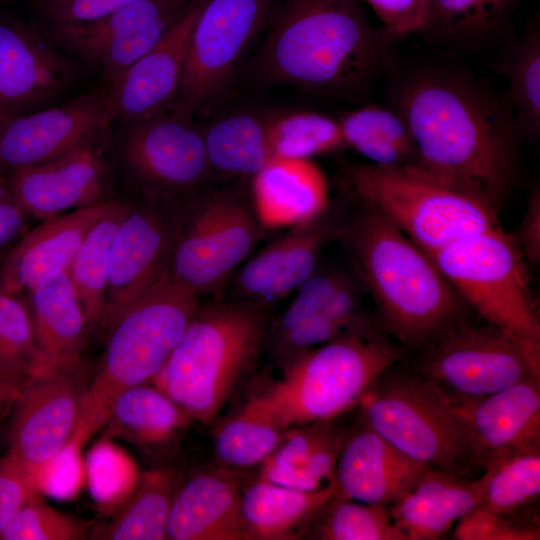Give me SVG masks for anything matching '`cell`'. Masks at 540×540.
<instances>
[{"label": "cell", "mask_w": 540, "mask_h": 540, "mask_svg": "<svg viewBox=\"0 0 540 540\" xmlns=\"http://www.w3.org/2000/svg\"><path fill=\"white\" fill-rule=\"evenodd\" d=\"M485 476L464 479L431 467L416 486L388 507L407 540L440 538L471 509L481 504Z\"/></svg>", "instance_id": "obj_27"}, {"label": "cell", "mask_w": 540, "mask_h": 540, "mask_svg": "<svg viewBox=\"0 0 540 540\" xmlns=\"http://www.w3.org/2000/svg\"><path fill=\"white\" fill-rule=\"evenodd\" d=\"M194 2L139 0L93 22L47 26V35L108 84L154 47Z\"/></svg>", "instance_id": "obj_14"}, {"label": "cell", "mask_w": 540, "mask_h": 540, "mask_svg": "<svg viewBox=\"0 0 540 540\" xmlns=\"http://www.w3.org/2000/svg\"><path fill=\"white\" fill-rule=\"evenodd\" d=\"M445 395L465 426L471 466L484 469L500 456L540 450V377L481 397Z\"/></svg>", "instance_id": "obj_19"}, {"label": "cell", "mask_w": 540, "mask_h": 540, "mask_svg": "<svg viewBox=\"0 0 540 540\" xmlns=\"http://www.w3.org/2000/svg\"><path fill=\"white\" fill-rule=\"evenodd\" d=\"M334 496V483L317 490H300L258 479L241 497L249 540L300 537Z\"/></svg>", "instance_id": "obj_30"}, {"label": "cell", "mask_w": 540, "mask_h": 540, "mask_svg": "<svg viewBox=\"0 0 540 540\" xmlns=\"http://www.w3.org/2000/svg\"><path fill=\"white\" fill-rule=\"evenodd\" d=\"M273 0H206L193 28L172 112L189 117L228 87Z\"/></svg>", "instance_id": "obj_12"}, {"label": "cell", "mask_w": 540, "mask_h": 540, "mask_svg": "<svg viewBox=\"0 0 540 540\" xmlns=\"http://www.w3.org/2000/svg\"><path fill=\"white\" fill-rule=\"evenodd\" d=\"M527 262L534 265L540 261V193L535 189L516 234L512 235Z\"/></svg>", "instance_id": "obj_50"}, {"label": "cell", "mask_w": 540, "mask_h": 540, "mask_svg": "<svg viewBox=\"0 0 540 540\" xmlns=\"http://www.w3.org/2000/svg\"><path fill=\"white\" fill-rule=\"evenodd\" d=\"M91 378L83 360L26 378L13 406L8 452L37 478L68 447Z\"/></svg>", "instance_id": "obj_13"}, {"label": "cell", "mask_w": 540, "mask_h": 540, "mask_svg": "<svg viewBox=\"0 0 540 540\" xmlns=\"http://www.w3.org/2000/svg\"><path fill=\"white\" fill-rule=\"evenodd\" d=\"M0 336L7 351L26 376L41 372L42 360L26 304L15 295L1 292Z\"/></svg>", "instance_id": "obj_43"}, {"label": "cell", "mask_w": 540, "mask_h": 540, "mask_svg": "<svg viewBox=\"0 0 540 540\" xmlns=\"http://www.w3.org/2000/svg\"><path fill=\"white\" fill-rule=\"evenodd\" d=\"M7 178L23 208L42 220L110 200L109 169L97 141Z\"/></svg>", "instance_id": "obj_20"}, {"label": "cell", "mask_w": 540, "mask_h": 540, "mask_svg": "<svg viewBox=\"0 0 540 540\" xmlns=\"http://www.w3.org/2000/svg\"><path fill=\"white\" fill-rule=\"evenodd\" d=\"M12 116L13 115L10 114L9 112L0 110V140H1L5 127Z\"/></svg>", "instance_id": "obj_53"}, {"label": "cell", "mask_w": 540, "mask_h": 540, "mask_svg": "<svg viewBox=\"0 0 540 540\" xmlns=\"http://www.w3.org/2000/svg\"><path fill=\"white\" fill-rule=\"evenodd\" d=\"M516 0H428L420 31L452 47L470 48L502 31Z\"/></svg>", "instance_id": "obj_36"}, {"label": "cell", "mask_w": 540, "mask_h": 540, "mask_svg": "<svg viewBox=\"0 0 540 540\" xmlns=\"http://www.w3.org/2000/svg\"><path fill=\"white\" fill-rule=\"evenodd\" d=\"M351 278L342 270H320L318 266L314 273L296 289V296L278 320L277 335L291 330L317 314L331 296Z\"/></svg>", "instance_id": "obj_45"}, {"label": "cell", "mask_w": 540, "mask_h": 540, "mask_svg": "<svg viewBox=\"0 0 540 540\" xmlns=\"http://www.w3.org/2000/svg\"><path fill=\"white\" fill-rule=\"evenodd\" d=\"M285 430L244 407L215 436L218 459L234 467L262 464L279 446Z\"/></svg>", "instance_id": "obj_41"}, {"label": "cell", "mask_w": 540, "mask_h": 540, "mask_svg": "<svg viewBox=\"0 0 540 540\" xmlns=\"http://www.w3.org/2000/svg\"><path fill=\"white\" fill-rule=\"evenodd\" d=\"M167 202L147 199L120 223L110 255L107 321L169 273L178 204Z\"/></svg>", "instance_id": "obj_18"}, {"label": "cell", "mask_w": 540, "mask_h": 540, "mask_svg": "<svg viewBox=\"0 0 540 540\" xmlns=\"http://www.w3.org/2000/svg\"><path fill=\"white\" fill-rule=\"evenodd\" d=\"M131 205L115 200L88 232L66 269L88 327L107 321L106 290L111 248L116 231Z\"/></svg>", "instance_id": "obj_34"}, {"label": "cell", "mask_w": 540, "mask_h": 540, "mask_svg": "<svg viewBox=\"0 0 540 540\" xmlns=\"http://www.w3.org/2000/svg\"><path fill=\"white\" fill-rule=\"evenodd\" d=\"M399 38L420 32L425 21L428 0H363Z\"/></svg>", "instance_id": "obj_48"}, {"label": "cell", "mask_w": 540, "mask_h": 540, "mask_svg": "<svg viewBox=\"0 0 540 540\" xmlns=\"http://www.w3.org/2000/svg\"><path fill=\"white\" fill-rule=\"evenodd\" d=\"M430 256L469 308L540 360V318L528 262L511 234L497 227Z\"/></svg>", "instance_id": "obj_8"}, {"label": "cell", "mask_w": 540, "mask_h": 540, "mask_svg": "<svg viewBox=\"0 0 540 540\" xmlns=\"http://www.w3.org/2000/svg\"><path fill=\"white\" fill-rule=\"evenodd\" d=\"M180 486L177 473L169 468L146 471L118 513L97 528L94 539H167V522L174 495Z\"/></svg>", "instance_id": "obj_32"}, {"label": "cell", "mask_w": 540, "mask_h": 540, "mask_svg": "<svg viewBox=\"0 0 540 540\" xmlns=\"http://www.w3.org/2000/svg\"><path fill=\"white\" fill-rule=\"evenodd\" d=\"M241 497L233 478L212 472L196 474L174 495L167 539L249 540Z\"/></svg>", "instance_id": "obj_26"}, {"label": "cell", "mask_w": 540, "mask_h": 540, "mask_svg": "<svg viewBox=\"0 0 540 540\" xmlns=\"http://www.w3.org/2000/svg\"><path fill=\"white\" fill-rule=\"evenodd\" d=\"M268 118L238 113L213 123L203 134L213 174L253 177L272 157Z\"/></svg>", "instance_id": "obj_35"}, {"label": "cell", "mask_w": 540, "mask_h": 540, "mask_svg": "<svg viewBox=\"0 0 540 540\" xmlns=\"http://www.w3.org/2000/svg\"><path fill=\"white\" fill-rule=\"evenodd\" d=\"M0 110H4V109L2 108V106H1V105H0ZM4 111H5V110H4Z\"/></svg>", "instance_id": "obj_54"}, {"label": "cell", "mask_w": 540, "mask_h": 540, "mask_svg": "<svg viewBox=\"0 0 540 540\" xmlns=\"http://www.w3.org/2000/svg\"><path fill=\"white\" fill-rule=\"evenodd\" d=\"M343 193L362 203L431 255L467 236L501 227L498 207L479 193L413 166L358 163L342 178Z\"/></svg>", "instance_id": "obj_7"}, {"label": "cell", "mask_w": 540, "mask_h": 540, "mask_svg": "<svg viewBox=\"0 0 540 540\" xmlns=\"http://www.w3.org/2000/svg\"><path fill=\"white\" fill-rule=\"evenodd\" d=\"M241 187H207L177 205L169 274L198 297L233 275L262 236Z\"/></svg>", "instance_id": "obj_10"}, {"label": "cell", "mask_w": 540, "mask_h": 540, "mask_svg": "<svg viewBox=\"0 0 540 540\" xmlns=\"http://www.w3.org/2000/svg\"><path fill=\"white\" fill-rule=\"evenodd\" d=\"M198 298L168 273L108 320L101 364L90 380L67 448H77L103 426L121 393L156 377L199 308Z\"/></svg>", "instance_id": "obj_4"}, {"label": "cell", "mask_w": 540, "mask_h": 540, "mask_svg": "<svg viewBox=\"0 0 540 540\" xmlns=\"http://www.w3.org/2000/svg\"><path fill=\"white\" fill-rule=\"evenodd\" d=\"M265 28L250 68L263 83L351 97L396 63L400 38L373 26L361 0H283Z\"/></svg>", "instance_id": "obj_2"}, {"label": "cell", "mask_w": 540, "mask_h": 540, "mask_svg": "<svg viewBox=\"0 0 540 540\" xmlns=\"http://www.w3.org/2000/svg\"><path fill=\"white\" fill-rule=\"evenodd\" d=\"M406 349L388 335H346L292 356L283 375L245 409L282 430L332 421L362 395Z\"/></svg>", "instance_id": "obj_6"}, {"label": "cell", "mask_w": 540, "mask_h": 540, "mask_svg": "<svg viewBox=\"0 0 540 540\" xmlns=\"http://www.w3.org/2000/svg\"><path fill=\"white\" fill-rule=\"evenodd\" d=\"M139 0H34L36 14L47 26L77 25L99 20Z\"/></svg>", "instance_id": "obj_46"}, {"label": "cell", "mask_w": 540, "mask_h": 540, "mask_svg": "<svg viewBox=\"0 0 540 540\" xmlns=\"http://www.w3.org/2000/svg\"><path fill=\"white\" fill-rule=\"evenodd\" d=\"M28 216L13 193L8 178L0 175V248L22 235Z\"/></svg>", "instance_id": "obj_49"}, {"label": "cell", "mask_w": 540, "mask_h": 540, "mask_svg": "<svg viewBox=\"0 0 540 540\" xmlns=\"http://www.w3.org/2000/svg\"><path fill=\"white\" fill-rule=\"evenodd\" d=\"M394 366L359 400L364 423L430 467L457 474L470 467L468 435L447 396L420 374L394 371Z\"/></svg>", "instance_id": "obj_9"}, {"label": "cell", "mask_w": 540, "mask_h": 540, "mask_svg": "<svg viewBox=\"0 0 540 540\" xmlns=\"http://www.w3.org/2000/svg\"><path fill=\"white\" fill-rule=\"evenodd\" d=\"M114 121L109 87L25 116H12L0 140V174L41 164L99 141Z\"/></svg>", "instance_id": "obj_16"}, {"label": "cell", "mask_w": 540, "mask_h": 540, "mask_svg": "<svg viewBox=\"0 0 540 540\" xmlns=\"http://www.w3.org/2000/svg\"><path fill=\"white\" fill-rule=\"evenodd\" d=\"M252 206L264 230L291 228L330 203L322 169L311 159L273 156L252 177Z\"/></svg>", "instance_id": "obj_25"}, {"label": "cell", "mask_w": 540, "mask_h": 540, "mask_svg": "<svg viewBox=\"0 0 540 540\" xmlns=\"http://www.w3.org/2000/svg\"><path fill=\"white\" fill-rule=\"evenodd\" d=\"M330 423L285 430L279 446L261 464L259 479L300 490L332 484L346 434Z\"/></svg>", "instance_id": "obj_29"}, {"label": "cell", "mask_w": 540, "mask_h": 540, "mask_svg": "<svg viewBox=\"0 0 540 540\" xmlns=\"http://www.w3.org/2000/svg\"><path fill=\"white\" fill-rule=\"evenodd\" d=\"M115 200L72 210L48 219L24 234L0 267V292H27L70 265L92 227Z\"/></svg>", "instance_id": "obj_24"}, {"label": "cell", "mask_w": 540, "mask_h": 540, "mask_svg": "<svg viewBox=\"0 0 540 540\" xmlns=\"http://www.w3.org/2000/svg\"><path fill=\"white\" fill-rule=\"evenodd\" d=\"M37 477L11 453L0 459V533L38 489Z\"/></svg>", "instance_id": "obj_47"}, {"label": "cell", "mask_w": 540, "mask_h": 540, "mask_svg": "<svg viewBox=\"0 0 540 540\" xmlns=\"http://www.w3.org/2000/svg\"><path fill=\"white\" fill-rule=\"evenodd\" d=\"M495 69L508 80L509 102L523 139L540 134V29L531 24L513 41Z\"/></svg>", "instance_id": "obj_37"}, {"label": "cell", "mask_w": 540, "mask_h": 540, "mask_svg": "<svg viewBox=\"0 0 540 540\" xmlns=\"http://www.w3.org/2000/svg\"><path fill=\"white\" fill-rule=\"evenodd\" d=\"M349 202L334 240L371 293L385 334L420 349L466 318L469 307L429 254L372 208Z\"/></svg>", "instance_id": "obj_3"}, {"label": "cell", "mask_w": 540, "mask_h": 540, "mask_svg": "<svg viewBox=\"0 0 540 540\" xmlns=\"http://www.w3.org/2000/svg\"><path fill=\"white\" fill-rule=\"evenodd\" d=\"M26 293L41 372L81 362L88 325L67 271L46 277Z\"/></svg>", "instance_id": "obj_28"}, {"label": "cell", "mask_w": 540, "mask_h": 540, "mask_svg": "<svg viewBox=\"0 0 540 540\" xmlns=\"http://www.w3.org/2000/svg\"><path fill=\"white\" fill-rule=\"evenodd\" d=\"M419 350L418 374L453 397H481L540 377V360L486 322L474 324L464 318Z\"/></svg>", "instance_id": "obj_11"}, {"label": "cell", "mask_w": 540, "mask_h": 540, "mask_svg": "<svg viewBox=\"0 0 540 540\" xmlns=\"http://www.w3.org/2000/svg\"><path fill=\"white\" fill-rule=\"evenodd\" d=\"M267 133L272 157L311 159L346 147L339 120L315 112L268 118Z\"/></svg>", "instance_id": "obj_39"}, {"label": "cell", "mask_w": 540, "mask_h": 540, "mask_svg": "<svg viewBox=\"0 0 540 540\" xmlns=\"http://www.w3.org/2000/svg\"><path fill=\"white\" fill-rule=\"evenodd\" d=\"M191 418L158 387L146 384L121 393L103 424L107 436L159 448L183 432Z\"/></svg>", "instance_id": "obj_31"}, {"label": "cell", "mask_w": 540, "mask_h": 540, "mask_svg": "<svg viewBox=\"0 0 540 540\" xmlns=\"http://www.w3.org/2000/svg\"><path fill=\"white\" fill-rule=\"evenodd\" d=\"M206 0L190 9L109 87L114 120L143 121L171 108L179 90L189 40Z\"/></svg>", "instance_id": "obj_22"}, {"label": "cell", "mask_w": 540, "mask_h": 540, "mask_svg": "<svg viewBox=\"0 0 540 540\" xmlns=\"http://www.w3.org/2000/svg\"><path fill=\"white\" fill-rule=\"evenodd\" d=\"M77 76V64L47 34L0 21V105L5 111L45 104L68 91Z\"/></svg>", "instance_id": "obj_21"}, {"label": "cell", "mask_w": 540, "mask_h": 540, "mask_svg": "<svg viewBox=\"0 0 540 540\" xmlns=\"http://www.w3.org/2000/svg\"><path fill=\"white\" fill-rule=\"evenodd\" d=\"M315 536L322 540H407L388 506L334 498L319 513Z\"/></svg>", "instance_id": "obj_40"}, {"label": "cell", "mask_w": 540, "mask_h": 540, "mask_svg": "<svg viewBox=\"0 0 540 540\" xmlns=\"http://www.w3.org/2000/svg\"><path fill=\"white\" fill-rule=\"evenodd\" d=\"M452 538L456 540H539L536 523L493 512L477 505L456 523Z\"/></svg>", "instance_id": "obj_44"}, {"label": "cell", "mask_w": 540, "mask_h": 540, "mask_svg": "<svg viewBox=\"0 0 540 540\" xmlns=\"http://www.w3.org/2000/svg\"><path fill=\"white\" fill-rule=\"evenodd\" d=\"M430 468L364 423L346 435L340 450L333 479L335 497L389 507L409 493Z\"/></svg>", "instance_id": "obj_23"}, {"label": "cell", "mask_w": 540, "mask_h": 540, "mask_svg": "<svg viewBox=\"0 0 540 540\" xmlns=\"http://www.w3.org/2000/svg\"><path fill=\"white\" fill-rule=\"evenodd\" d=\"M389 74L388 107L408 126L423 168L499 208L517 181L523 140L509 100L451 65L394 66Z\"/></svg>", "instance_id": "obj_1"}, {"label": "cell", "mask_w": 540, "mask_h": 540, "mask_svg": "<svg viewBox=\"0 0 540 540\" xmlns=\"http://www.w3.org/2000/svg\"><path fill=\"white\" fill-rule=\"evenodd\" d=\"M481 504L503 515L515 514L540 494V450L500 456L484 468Z\"/></svg>", "instance_id": "obj_38"}, {"label": "cell", "mask_w": 540, "mask_h": 540, "mask_svg": "<svg viewBox=\"0 0 540 540\" xmlns=\"http://www.w3.org/2000/svg\"><path fill=\"white\" fill-rule=\"evenodd\" d=\"M268 315L269 306L235 299L199 306L151 382L191 420L211 421L257 357Z\"/></svg>", "instance_id": "obj_5"}, {"label": "cell", "mask_w": 540, "mask_h": 540, "mask_svg": "<svg viewBox=\"0 0 540 540\" xmlns=\"http://www.w3.org/2000/svg\"><path fill=\"white\" fill-rule=\"evenodd\" d=\"M346 147L379 166L421 167L414 138L403 119L391 108L368 105L339 119Z\"/></svg>", "instance_id": "obj_33"}, {"label": "cell", "mask_w": 540, "mask_h": 540, "mask_svg": "<svg viewBox=\"0 0 540 540\" xmlns=\"http://www.w3.org/2000/svg\"><path fill=\"white\" fill-rule=\"evenodd\" d=\"M85 524L50 506L35 490L0 533V540H80Z\"/></svg>", "instance_id": "obj_42"}, {"label": "cell", "mask_w": 540, "mask_h": 540, "mask_svg": "<svg viewBox=\"0 0 540 540\" xmlns=\"http://www.w3.org/2000/svg\"><path fill=\"white\" fill-rule=\"evenodd\" d=\"M0 371L26 376L21 370V368L19 367V365L16 363V361L12 358V356L7 351L2 341L1 336H0Z\"/></svg>", "instance_id": "obj_52"}, {"label": "cell", "mask_w": 540, "mask_h": 540, "mask_svg": "<svg viewBox=\"0 0 540 540\" xmlns=\"http://www.w3.org/2000/svg\"><path fill=\"white\" fill-rule=\"evenodd\" d=\"M125 162L150 194L148 199L187 198L207 187L213 177L203 134L189 117L171 112L128 124Z\"/></svg>", "instance_id": "obj_15"}, {"label": "cell", "mask_w": 540, "mask_h": 540, "mask_svg": "<svg viewBox=\"0 0 540 540\" xmlns=\"http://www.w3.org/2000/svg\"><path fill=\"white\" fill-rule=\"evenodd\" d=\"M26 378L23 375L0 371V422L14 406Z\"/></svg>", "instance_id": "obj_51"}, {"label": "cell", "mask_w": 540, "mask_h": 540, "mask_svg": "<svg viewBox=\"0 0 540 540\" xmlns=\"http://www.w3.org/2000/svg\"><path fill=\"white\" fill-rule=\"evenodd\" d=\"M349 199L330 201L316 217L291 227L233 274L232 299L269 306L296 290L319 266L320 254L334 240Z\"/></svg>", "instance_id": "obj_17"}]
</instances>
